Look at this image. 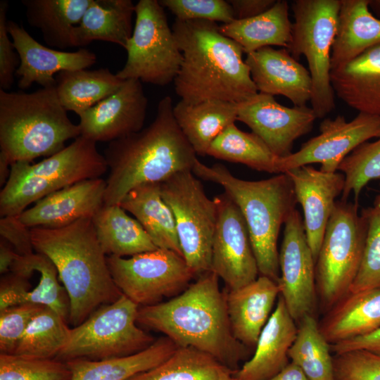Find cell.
I'll list each match as a JSON object with an SVG mask.
<instances>
[{
  "label": "cell",
  "mask_w": 380,
  "mask_h": 380,
  "mask_svg": "<svg viewBox=\"0 0 380 380\" xmlns=\"http://www.w3.org/2000/svg\"><path fill=\"white\" fill-rule=\"evenodd\" d=\"M80 136L69 119L56 87L31 93L0 89V155L11 165L51 156Z\"/></svg>",
  "instance_id": "obj_6"
},
{
  "label": "cell",
  "mask_w": 380,
  "mask_h": 380,
  "mask_svg": "<svg viewBox=\"0 0 380 380\" xmlns=\"http://www.w3.org/2000/svg\"><path fill=\"white\" fill-rule=\"evenodd\" d=\"M107 256H133L158 248L137 219L120 205H103L91 218Z\"/></svg>",
  "instance_id": "obj_33"
},
{
  "label": "cell",
  "mask_w": 380,
  "mask_h": 380,
  "mask_svg": "<svg viewBox=\"0 0 380 380\" xmlns=\"http://www.w3.org/2000/svg\"><path fill=\"white\" fill-rule=\"evenodd\" d=\"M28 278L8 272L1 277L0 310L20 304L25 293L30 291L31 284Z\"/></svg>",
  "instance_id": "obj_49"
},
{
  "label": "cell",
  "mask_w": 380,
  "mask_h": 380,
  "mask_svg": "<svg viewBox=\"0 0 380 380\" xmlns=\"http://www.w3.org/2000/svg\"><path fill=\"white\" fill-rule=\"evenodd\" d=\"M67 364L56 359H40L0 353V380H70Z\"/></svg>",
  "instance_id": "obj_42"
},
{
  "label": "cell",
  "mask_w": 380,
  "mask_h": 380,
  "mask_svg": "<svg viewBox=\"0 0 380 380\" xmlns=\"http://www.w3.org/2000/svg\"><path fill=\"white\" fill-rule=\"evenodd\" d=\"M367 223L365 246L356 277L350 292L380 289V204L363 208Z\"/></svg>",
  "instance_id": "obj_43"
},
{
  "label": "cell",
  "mask_w": 380,
  "mask_h": 380,
  "mask_svg": "<svg viewBox=\"0 0 380 380\" xmlns=\"http://www.w3.org/2000/svg\"><path fill=\"white\" fill-rule=\"evenodd\" d=\"M39 274L38 284L22 297L23 303H34L48 307L68 322L70 300L52 261L45 255L34 252L27 255L18 254L10 272L30 279L34 272Z\"/></svg>",
  "instance_id": "obj_37"
},
{
  "label": "cell",
  "mask_w": 380,
  "mask_h": 380,
  "mask_svg": "<svg viewBox=\"0 0 380 380\" xmlns=\"http://www.w3.org/2000/svg\"><path fill=\"white\" fill-rule=\"evenodd\" d=\"M160 4L182 21L201 20L227 24L235 20L231 4L224 0H160Z\"/></svg>",
  "instance_id": "obj_44"
},
{
  "label": "cell",
  "mask_w": 380,
  "mask_h": 380,
  "mask_svg": "<svg viewBox=\"0 0 380 380\" xmlns=\"http://www.w3.org/2000/svg\"><path fill=\"white\" fill-rule=\"evenodd\" d=\"M330 350L334 355L364 350L380 355V327L369 334L330 345Z\"/></svg>",
  "instance_id": "obj_50"
},
{
  "label": "cell",
  "mask_w": 380,
  "mask_h": 380,
  "mask_svg": "<svg viewBox=\"0 0 380 380\" xmlns=\"http://www.w3.org/2000/svg\"><path fill=\"white\" fill-rule=\"evenodd\" d=\"M267 380H309L295 363L289 362L280 372Z\"/></svg>",
  "instance_id": "obj_53"
},
{
  "label": "cell",
  "mask_w": 380,
  "mask_h": 380,
  "mask_svg": "<svg viewBox=\"0 0 380 380\" xmlns=\"http://www.w3.org/2000/svg\"><path fill=\"white\" fill-rule=\"evenodd\" d=\"M298 331L281 295L263 327L251 358L232 373L238 380H267L289 363L288 353Z\"/></svg>",
  "instance_id": "obj_23"
},
{
  "label": "cell",
  "mask_w": 380,
  "mask_h": 380,
  "mask_svg": "<svg viewBox=\"0 0 380 380\" xmlns=\"http://www.w3.org/2000/svg\"><path fill=\"white\" fill-rule=\"evenodd\" d=\"M119 205L136 217L158 248L171 250L183 257L175 217L162 196L160 183L134 188Z\"/></svg>",
  "instance_id": "obj_30"
},
{
  "label": "cell",
  "mask_w": 380,
  "mask_h": 380,
  "mask_svg": "<svg viewBox=\"0 0 380 380\" xmlns=\"http://www.w3.org/2000/svg\"><path fill=\"white\" fill-rule=\"evenodd\" d=\"M193 173L224 189L246 221L259 275L276 282L280 277L277 241L282 224L296 209L293 183L286 173L248 181L234 176L222 164L208 166L196 160Z\"/></svg>",
  "instance_id": "obj_5"
},
{
  "label": "cell",
  "mask_w": 380,
  "mask_h": 380,
  "mask_svg": "<svg viewBox=\"0 0 380 380\" xmlns=\"http://www.w3.org/2000/svg\"><path fill=\"white\" fill-rule=\"evenodd\" d=\"M226 300L234 336L249 349L256 346L281 289L270 278L259 275L253 282L236 290L226 289Z\"/></svg>",
  "instance_id": "obj_24"
},
{
  "label": "cell",
  "mask_w": 380,
  "mask_h": 380,
  "mask_svg": "<svg viewBox=\"0 0 380 380\" xmlns=\"http://www.w3.org/2000/svg\"><path fill=\"white\" fill-rule=\"evenodd\" d=\"M294 188L297 201L303 210V223L309 246L317 260L336 198L345 186L341 172H325L310 165L286 172Z\"/></svg>",
  "instance_id": "obj_20"
},
{
  "label": "cell",
  "mask_w": 380,
  "mask_h": 380,
  "mask_svg": "<svg viewBox=\"0 0 380 380\" xmlns=\"http://www.w3.org/2000/svg\"><path fill=\"white\" fill-rule=\"evenodd\" d=\"M11 165L6 158L0 155V185L4 186L11 173Z\"/></svg>",
  "instance_id": "obj_54"
},
{
  "label": "cell",
  "mask_w": 380,
  "mask_h": 380,
  "mask_svg": "<svg viewBox=\"0 0 380 380\" xmlns=\"http://www.w3.org/2000/svg\"><path fill=\"white\" fill-rule=\"evenodd\" d=\"M18 253L4 239H0V273L1 275L10 272L11 267Z\"/></svg>",
  "instance_id": "obj_52"
},
{
  "label": "cell",
  "mask_w": 380,
  "mask_h": 380,
  "mask_svg": "<svg viewBox=\"0 0 380 380\" xmlns=\"http://www.w3.org/2000/svg\"><path fill=\"white\" fill-rule=\"evenodd\" d=\"M0 236L20 255H27L35 252L31 228L23 224L18 215L1 217Z\"/></svg>",
  "instance_id": "obj_48"
},
{
  "label": "cell",
  "mask_w": 380,
  "mask_h": 380,
  "mask_svg": "<svg viewBox=\"0 0 380 380\" xmlns=\"http://www.w3.org/2000/svg\"><path fill=\"white\" fill-rule=\"evenodd\" d=\"M55 77L61 105L78 115L115 93L124 82L108 68L64 70Z\"/></svg>",
  "instance_id": "obj_35"
},
{
  "label": "cell",
  "mask_w": 380,
  "mask_h": 380,
  "mask_svg": "<svg viewBox=\"0 0 380 380\" xmlns=\"http://www.w3.org/2000/svg\"><path fill=\"white\" fill-rule=\"evenodd\" d=\"M7 30L20 58L15 75L21 89L34 82L42 87H56V73L87 69L96 62L95 53L84 48L68 52L44 46L13 20L7 21Z\"/></svg>",
  "instance_id": "obj_19"
},
{
  "label": "cell",
  "mask_w": 380,
  "mask_h": 380,
  "mask_svg": "<svg viewBox=\"0 0 380 380\" xmlns=\"http://www.w3.org/2000/svg\"><path fill=\"white\" fill-rule=\"evenodd\" d=\"M8 2L0 1V89L7 91L14 81L20 58L7 30Z\"/></svg>",
  "instance_id": "obj_47"
},
{
  "label": "cell",
  "mask_w": 380,
  "mask_h": 380,
  "mask_svg": "<svg viewBox=\"0 0 380 380\" xmlns=\"http://www.w3.org/2000/svg\"><path fill=\"white\" fill-rule=\"evenodd\" d=\"M215 158L238 163L258 171L279 174L281 158L253 132L229 125L210 144L207 154Z\"/></svg>",
  "instance_id": "obj_36"
},
{
  "label": "cell",
  "mask_w": 380,
  "mask_h": 380,
  "mask_svg": "<svg viewBox=\"0 0 380 380\" xmlns=\"http://www.w3.org/2000/svg\"><path fill=\"white\" fill-rule=\"evenodd\" d=\"M173 113L196 153L205 156L212 142L237 120V103L215 99L188 103L180 100L174 106Z\"/></svg>",
  "instance_id": "obj_31"
},
{
  "label": "cell",
  "mask_w": 380,
  "mask_h": 380,
  "mask_svg": "<svg viewBox=\"0 0 380 380\" xmlns=\"http://www.w3.org/2000/svg\"><path fill=\"white\" fill-rule=\"evenodd\" d=\"M217 221L213 239L210 271L222 279L227 290L240 289L259 277L243 216L225 192L213 198Z\"/></svg>",
  "instance_id": "obj_14"
},
{
  "label": "cell",
  "mask_w": 380,
  "mask_h": 380,
  "mask_svg": "<svg viewBox=\"0 0 380 380\" xmlns=\"http://www.w3.org/2000/svg\"><path fill=\"white\" fill-rule=\"evenodd\" d=\"M31 235L34 251L47 256L57 269L69 298L68 324L72 327L122 295L111 276L91 218L60 228H31Z\"/></svg>",
  "instance_id": "obj_4"
},
{
  "label": "cell",
  "mask_w": 380,
  "mask_h": 380,
  "mask_svg": "<svg viewBox=\"0 0 380 380\" xmlns=\"http://www.w3.org/2000/svg\"><path fill=\"white\" fill-rule=\"evenodd\" d=\"M358 203H335L315 263L319 310L324 314L350 292L367 235V220Z\"/></svg>",
  "instance_id": "obj_8"
},
{
  "label": "cell",
  "mask_w": 380,
  "mask_h": 380,
  "mask_svg": "<svg viewBox=\"0 0 380 380\" xmlns=\"http://www.w3.org/2000/svg\"><path fill=\"white\" fill-rule=\"evenodd\" d=\"M135 24L125 49L127 61L116 75L158 86L174 82L182 63V53L158 0L135 4Z\"/></svg>",
  "instance_id": "obj_11"
},
{
  "label": "cell",
  "mask_w": 380,
  "mask_h": 380,
  "mask_svg": "<svg viewBox=\"0 0 380 380\" xmlns=\"http://www.w3.org/2000/svg\"><path fill=\"white\" fill-rule=\"evenodd\" d=\"M107 262L122 293L139 307L179 295L195 277L184 258L167 249L157 248L127 258L107 256Z\"/></svg>",
  "instance_id": "obj_13"
},
{
  "label": "cell",
  "mask_w": 380,
  "mask_h": 380,
  "mask_svg": "<svg viewBox=\"0 0 380 380\" xmlns=\"http://www.w3.org/2000/svg\"><path fill=\"white\" fill-rule=\"evenodd\" d=\"M212 271L165 302L139 308L137 322L157 330L177 347H191L214 357L233 372L247 361L251 349L234 336L227 308L226 291Z\"/></svg>",
  "instance_id": "obj_1"
},
{
  "label": "cell",
  "mask_w": 380,
  "mask_h": 380,
  "mask_svg": "<svg viewBox=\"0 0 380 380\" xmlns=\"http://www.w3.org/2000/svg\"><path fill=\"white\" fill-rule=\"evenodd\" d=\"M334 94L360 113L380 116V44L331 70Z\"/></svg>",
  "instance_id": "obj_25"
},
{
  "label": "cell",
  "mask_w": 380,
  "mask_h": 380,
  "mask_svg": "<svg viewBox=\"0 0 380 380\" xmlns=\"http://www.w3.org/2000/svg\"><path fill=\"white\" fill-rule=\"evenodd\" d=\"M245 62L258 92L284 96L294 106H304L310 101V72L286 49L265 46L248 53Z\"/></svg>",
  "instance_id": "obj_22"
},
{
  "label": "cell",
  "mask_w": 380,
  "mask_h": 380,
  "mask_svg": "<svg viewBox=\"0 0 380 380\" xmlns=\"http://www.w3.org/2000/svg\"><path fill=\"white\" fill-rule=\"evenodd\" d=\"M44 307L23 303L0 310V353L13 355L33 317Z\"/></svg>",
  "instance_id": "obj_45"
},
{
  "label": "cell",
  "mask_w": 380,
  "mask_h": 380,
  "mask_svg": "<svg viewBox=\"0 0 380 380\" xmlns=\"http://www.w3.org/2000/svg\"><path fill=\"white\" fill-rule=\"evenodd\" d=\"M338 171L345 175L341 200L347 201L353 194L358 203L360 194L367 183L380 179V137L356 148L340 164Z\"/></svg>",
  "instance_id": "obj_41"
},
{
  "label": "cell",
  "mask_w": 380,
  "mask_h": 380,
  "mask_svg": "<svg viewBox=\"0 0 380 380\" xmlns=\"http://www.w3.org/2000/svg\"><path fill=\"white\" fill-rule=\"evenodd\" d=\"M224 368L205 353L177 347L164 362L129 380H219Z\"/></svg>",
  "instance_id": "obj_40"
},
{
  "label": "cell",
  "mask_w": 380,
  "mask_h": 380,
  "mask_svg": "<svg viewBox=\"0 0 380 380\" xmlns=\"http://www.w3.org/2000/svg\"><path fill=\"white\" fill-rule=\"evenodd\" d=\"M289 4L277 0L272 7L255 17L234 20L219 26L224 35L235 41L246 54L265 46L287 49L291 40L292 23Z\"/></svg>",
  "instance_id": "obj_32"
},
{
  "label": "cell",
  "mask_w": 380,
  "mask_h": 380,
  "mask_svg": "<svg viewBox=\"0 0 380 380\" xmlns=\"http://www.w3.org/2000/svg\"><path fill=\"white\" fill-rule=\"evenodd\" d=\"M341 0H295L291 3L294 23L286 49L298 60L304 56L312 80L311 105L317 118L335 108L331 73V53L336 34Z\"/></svg>",
  "instance_id": "obj_9"
},
{
  "label": "cell",
  "mask_w": 380,
  "mask_h": 380,
  "mask_svg": "<svg viewBox=\"0 0 380 380\" xmlns=\"http://www.w3.org/2000/svg\"><path fill=\"white\" fill-rule=\"evenodd\" d=\"M369 8L380 18V0H369Z\"/></svg>",
  "instance_id": "obj_55"
},
{
  "label": "cell",
  "mask_w": 380,
  "mask_h": 380,
  "mask_svg": "<svg viewBox=\"0 0 380 380\" xmlns=\"http://www.w3.org/2000/svg\"><path fill=\"white\" fill-rule=\"evenodd\" d=\"M374 203L380 204V191L379 195L376 196Z\"/></svg>",
  "instance_id": "obj_57"
},
{
  "label": "cell",
  "mask_w": 380,
  "mask_h": 380,
  "mask_svg": "<svg viewBox=\"0 0 380 380\" xmlns=\"http://www.w3.org/2000/svg\"><path fill=\"white\" fill-rule=\"evenodd\" d=\"M336 380H380V355L357 350L333 356Z\"/></svg>",
  "instance_id": "obj_46"
},
{
  "label": "cell",
  "mask_w": 380,
  "mask_h": 380,
  "mask_svg": "<svg viewBox=\"0 0 380 380\" xmlns=\"http://www.w3.org/2000/svg\"><path fill=\"white\" fill-rule=\"evenodd\" d=\"M315 260L308 243L303 219L296 209L284 224L279 264L280 295L298 323L306 315L316 317L319 308Z\"/></svg>",
  "instance_id": "obj_15"
},
{
  "label": "cell",
  "mask_w": 380,
  "mask_h": 380,
  "mask_svg": "<svg viewBox=\"0 0 380 380\" xmlns=\"http://www.w3.org/2000/svg\"><path fill=\"white\" fill-rule=\"evenodd\" d=\"M378 44H380V18L370 11L369 0H341L331 53V70Z\"/></svg>",
  "instance_id": "obj_27"
},
{
  "label": "cell",
  "mask_w": 380,
  "mask_h": 380,
  "mask_svg": "<svg viewBox=\"0 0 380 380\" xmlns=\"http://www.w3.org/2000/svg\"><path fill=\"white\" fill-rule=\"evenodd\" d=\"M233 372L228 368H224L220 375L219 380H238L233 375Z\"/></svg>",
  "instance_id": "obj_56"
},
{
  "label": "cell",
  "mask_w": 380,
  "mask_h": 380,
  "mask_svg": "<svg viewBox=\"0 0 380 380\" xmlns=\"http://www.w3.org/2000/svg\"><path fill=\"white\" fill-rule=\"evenodd\" d=\"M30 26L38 28L47 45L72 47V34L91 0H23Z\"/></svg>",
  "instance_id": "obj_34"
},
{
  "label": "cell",
  "mask_w": 380,
  "mask_h": 380,
  "mask_svg": "<svg viewBox=\"0 0 380 380\" xmlns=\"http://www.w3.org/2000/svg\"><path fill=\"white\" fill-rule=\"evenodd\" d=\"M139 306L122 295L100 306L82 323L70 328L68 341L55 359L100 360L135 354L151 346L154 338L137 326Z\"/></svg>",
  "instance_id": "obj_10"
},
{
  "label": "cell",
  "mask_w": 380,
  "mask_h": 380,
  "mask_svg": "<svg viewBox=\"0 0 380 380\" xmlns=\"http://www.w3.org/2000/svg\"><path fill=\"white\" fill-rule=\"evenodd\" d=\"M173 108L171 97L164 96L148 126L109 142L103 154L109 169L105 205H119L140 185L192 170L196 153L177 123Z\"/></svg>",
  "instance_id": "obj_3"
},
{
  "label": "cell",
  "mask_w": 380,
  "mask_h": 380,
  "mask_svg": "<svg viewBox=\"0 0 380 380\" xmlns=\"http://www.w3.org/2000/svg\"><path fill=\"white\" fill-rule=\"evenodd\" d=\"M318 324L330 345L374 332L380 327V289L349 292Z\"/></svg>",
  "instance_id": "obj_26"
},
{
  "label": "cell",
  "mask_w": 380,
  "mask_h": 380,
  "mask_svg": "<svg viewBox=\"0 0 380 380\" xmlns=\"http://www.w3.org/2000/svg\"><path fill=\"white\" fill-rule=\"evenodd\" d=\"M161 194L172 211L178 239L195 277L210 271L217 221L215 201L204 191L192 170L179 172L160 183Z\"/></svg>",
  "instance_id": "obj_12"
},
{
  "label": "cell",
  "mask_w": 380,
  "mask_h": 380,
  "mask_svg": "<svg viewBox=\"0 0 380 380\" xmlns=\"http://www.w3.org/2000/svg\"><path fill=\"white\" fill-rule=\"evenodd\" d=\"M317 117L307 106L286 107L258 92L237 103V120L249 127L278 157L290 155L294 141L310 132Z\"/></svg>",
  "instance_id": "obj_17"
},
{
  "label": "cell",
  "mask_w": 380,
  "mask_h": 380,
  "mask_svg": "<svg viewBox=\"0 0 380 380\" xmlns=\"http://www.w3.org/2000/svg\"><path fill=\"white\" fill-rule=\"evenodd\" d=\"M70 331L65 319L44 307L29 324L13 355L54 359L67 343Z\"/></svg>",
  "instance_id": "obj_39"
},
{
  "label": "cell",
  "mask_w": 380,
  "mask_h": 380,
  "mask_svg": "<svg viewBox=\"0 0 380 380\" xmlns=\"http://www.w3.org/2000/svg\"><path fill=\"white\" fill-rule=\"evenodd\" d=\"M147 105L141 82L124 80L115 93L78 115L80 136L110 142L137 132L143 129Z\"/></svg>",
  "instance_id": "obj_18"
},
{
  "label": "cell",
  "mask_w": 380,
  "mask_h": 380,
  "mask_svg": "<svg viewBox=\"0 0 380 380\" xmlns=\"http://www.w3.org/2000/svg\"><path fill=\"white\" fill-rule=\"evenodd\" d=\"M135 5L131 0H91L72 34V47H83L94 40L125 48L132 37Z\"/></svg>",
  "instance_id": "obj_28"
},
{
  "label": "cell",
  "mask_w": 380,
  "mask_h": 380,
  "mask_svg": "<svg viewBox=\"0 0 380 380\" xmlns=\"http://www.w3.org/2000/svg\"><path fill=\"white\" fill-rule=\"evenodd\" d=\"M235 20L248 19L259 15L274 6L277 0H229Z\"/></svg>",
  "instance_id": "obj_51"
},
{
  "label": "cell",
  "mask_w": 380,
  "mask_h": 380,
  "mask_svg": "<svg viewBox=\"0 0 380 380\" xmlns=\"http://www.w3.org/2000/svg\"><path fill=\"white\" fill-rule=\"evenodd\" d=\"M379 137L380 116L359 113L348 122L341 115L326 118L319 125L317 136L303 144L298 151L280 158L279 174L312 163L321 164L322 172H337L341 162L356 148Z\"/></svg>",
  "instance_id": "obj_16"
},
{
  "label": "cell",
  "mask_w": 380,
  "mask_h": 380,
  "mask_svg": "<svg viewBox=\"0 0 380 380\" xmlns=\"http://www.w3.org/2000/svg\"><path fill=\"white\" fill-rule=\"evenodd\" d=\"M177 348L165 336L133 355L100 360L75 359L65 363L71 372L70 380H129L164 362Z\"/></svg>",
  "instance_id": "obj_29"
},
{
  "label": "cell",
  "mask_w": 380,
  "mask_h": 380,
  "mask_svg": "<svg viewBox=\"0 0 380 380\" xmlns=\"http://www.w3.org/2000/svg\"><path fill=\"white\" fill-rule=\"evenodd\" d=\"M106 182L83 180L41 198L19 216L30 228H60L83 218H92L104 205Z\"/></svg>",
  "instance_id": "obj_21"
},
{
  "label": "cell",
  "mask_w": 380,
  "mask_h": 380,
  "mask_svg": "<svg viewBox=\"0 0 380 380\" xmlns=\"http://www.w3.org/2000/svg\"><path fill=\"white\" fill-rule=\"evenodd\" d=\"M288 356L309 380H336L330 344L320 332L315 316L306 315L297 324Z\"/></svg>",
  "instance_id": "obj_38"
},
{
  "label": "cell",
  "mask_w": 380,
  "mask_h": 380,
  "mask_svg": "<svg viewBox=\"0 0 380 380\" xmlns=\"http://www.w3.org/2000/svg\"><path fill=\"white\" fill-rule=\"evenodd\" d=\"M172 30L183 57L174 80L182 101L239 103L258 93L241 47L221 33L216 23L175 20Z\"/></svg>",
  "instance_id": "obj_2"
},
{
  "label": "cell",
  "mask_w": 380,
  "mask_h": 380,
  "mask_svg": "<svg viewBox=\"0 0 380 380\" xmlns=\"http://www.w3.org/2000/svg\"><path fill=\"white\" fill-rule=\"evenodd\" d=\"M96 144L80 136L39 163L12 164L0 192L1 217L20 215L29 205L51 193L83 180L100 178L108 166Z\"/></svg>",
  "instance_id": "obj_7"
}]
</instances>
